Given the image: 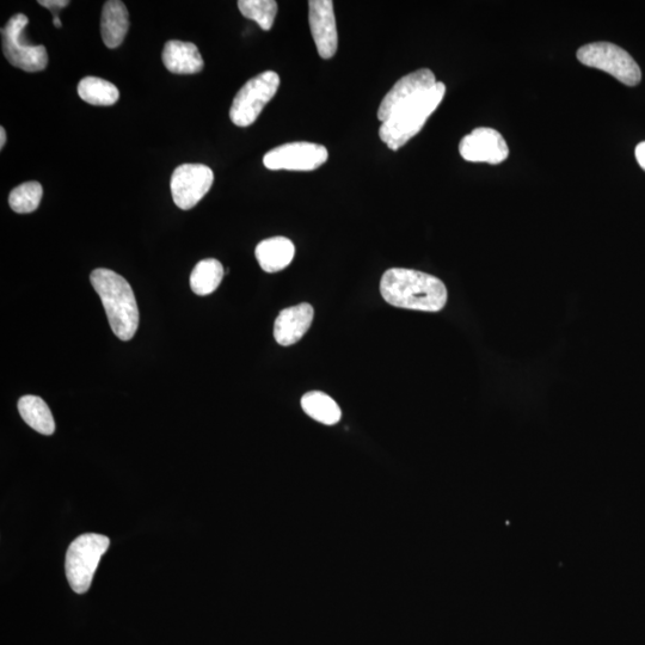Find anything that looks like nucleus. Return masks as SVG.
I'll use <instances>...</instances> for the list:
<instances>
[{"label":"nucleus","mask_w":645,"mask_h":645,"mask_svg":"<svg viewBox=\"0 0 645 645\" xmlns=\"http://www.w3.org/2000/svg\"><path fill=\"white\" fill-rule=\"evenodd\" d=\"M386 303L399 309L439 312L447 304V288L436 276L413 269L392 268L380 282Z\"/></svg>","instance_id":"obj_1"},{"label":"nucleus","mask_w":645,"mask_h":645,"mask_svg":"<svg viewBox=\"0 0 645 645\" xmlns=\"http://www.w3.org/2000/svg\"><path fill=\"white\" fill-rule=\"evenodd\" d=\"M92 287L100 296L113 333L121 341L132 340L139 328V309L131 285L109 269H96L90 275Z\"/></svg>","instance_id":"obj_2"},{"label":"nucleus","mask_w":645,"mask_h":645,"mask_svg":"<svg viewBox=\"0 0 645 645\" xmlns=\"http://www.w3.org/2000/svg\"><path fill=\"white\" fill-rule=\"evenodd\" d=\"M446 85L438 82L434 88L423 92L414 100L404 103L379 129L380 139L392 151L402 146L421 132L427 120L444 100Z\"/></svg>","instance_id":"obj_3"},{"label":"nucleus","mask_w":645,"mask_h":645,"mask_svg":"<svg viewBox=\"0 0 645 645\" xmlns=\"http://www.w3.org/2000/svg\"><path fill=\"white\" fill-rule=\"evenodd\" d=\"M109 545L108 537L96 533L82 534L73 540L65 559L66 577L73 592L84 594L89 591L98 564Z\"/></svg>","instance_id":"obj_4"},{"label":"nucleus","mask_w":645,"mask_h":645,"mask_svg":"<svg viewBox=\"0 0 645 645\" xmlns=\"http://www.w3.org/2000/svg\"><path fill=\"white\" fill-rule=\"evenodd\" d=\"M577 59L581 64L604 71L625 85L635 86L641 83L640 66L625 49L614 43H588L577 51Z\"/></svg>","instance_id":"obj_5"},{"label":"nucleus","mask_w":645,"mask_h":645,"mask_svg":"<svg viewBox=\"0 0 645 645\" xmlns=\"http://www.w3.org/2000/svg\"><path fill=\"white\" fill-rule=\"evenodd\" d=\"M280 86V77L274 71H266L250 79L233 98L230 119L238 127L254 124L264 107L273 100Z\"/></svg>","instance_id":"obj_6"},{"label":"nucleus","mask_w":645,"mask_h":645,"mask_svg":"<svg viewBox=\"0 0 645 645\" xmlns=\"http://www.w3.org/2000/svg\"><path fill=\"white\" fill-rule=\"evenodd\" d=\"M26 15L17 14L10 18L2 29L3 52L12 66L26 72H40L48 65L45 46H35L26 41Z\"/></svg>","instance_id":"obj_7"},{"label":"nucleus","mask_w":645,"mask_h":645,"mask_svg":"<svg viewBox=\"0 0 645 645\" xmlns=\"http://www.w3.org/2000/svg\"><path fill=\"white\" fill-rule=\"evenodd\" d=\"M329 153L323 145L296 141L275 147L263 157L269 170L312 171L328 161Z\"/></svg>","instance_id":"obj_8"},{"label":"nucleus","mask_w":645,"mask_h":645,"mask_svg":"<svg viewBox=\"0 0 645 645\" xmlns=\"http://www.w3.org/2000/svg\"><path fill=\"white\" fill-rule=\"evenodd\" d=\"M213 182V171L206 165H180L172 174L170 181L175 205L183 211L192 210L210 192Z\"/></svg>","instance_id":"obj_9"},{"label":"nucleus","mask_w":645,"mask_h":645,"mask_svg":"<svg viewBox=\"0 0 645 645\" xmlns=\"http://www.w3.org/2000/svg\"><path fill=\"white\" fill-rule=\"evenodd\" d=\"M460 155L472 163L501 164L509 156L505 138L493 128L473 129L460 141Z\"/></svg>","instance_id":"obj_10"},{"label":"nucleus","mask_w":645,"mask_h":645,"mask_svg":"<svg viewBox=\"0 0 645 645\" xmlns=\"http://www.w3.org/2000/svg\"><path fill=\"white\" fill-rule=\"evenodd\" d=\"M434 73L428 69H422L404 76L392 86L387 92L382 104L378 109V119L383 122L389 120L399 108L417 96L423 94L436 85Z\"/></svg>","instance_id":"obj_11"},{"label":"nucleus","mask_w":645,"mask_h":645,"mask_svg":"<svg viewBox=\"0 0 645 645\" xmlns=\"http://www.w3.org/2000/svg\"><path fill=\"white\" fill-rule=\"evenodd\" d=\"M309 22L319 57L333 58L337 52V46H339L334 3L330 0H311L309 2Z\"/></svg>","instance_id":"obj_12"},{"label":"nucleus","mask_w":645,"mask_h":645,"mask_svg":"<svg viewBox=\"0 0 645 645\" xmlns=\"http://www.w3.org/2000/svg\"><path fill=\"white\" fill-rule=\"evenodd\" d=\"M313 317H315V311L307 303L282 310L274 325L276 342L284 347L299 342L309 331Z\"/></svg>","instance_id":"obj_13"},{"label":"nucleus","mask_w":645,"mask_h":645,"mask_svg":"<svg viewBox=\"0 0 645 645\" xmlns=\"http://www.w3.org/2000/svg\"><path fill=\"white\" fill-rule=\"evenodd\" d=\"M162 59L164 66L175 75H195L205 66L199 48L192 42L174 40L165 43Z\"/></svg>","instance_id":"obj_14"},{"label":"nucleus","mask_w":645,"mask_h":645,"mask_svg":"<svg viewBox=\"0 0 645 645\" xmlns=\"http://www.w3.org/2000/svg\"><path fill=\"white\" fill-rule=\"evenodd\" d=\"M255 255L264 272L278 273L290 266L296 255V247L291 239L273 237L258 244Z\"/></svg>","instance_id":"obj_15"},{"label":"nucleus","mask_w":645,"mask_h":645,"mask_svg":"<svg viewBox=\"0 0 645 645\" xmlns=\"http://www.w3.org/2000/svg\"><path fill=\"white\" fill-rule=\"evenodd\" d=\"M129 29V15L124 2L109 0L103 6L101 34L108 48H118Z\"/></svg>","instance_id":"obj_16"},{"label":"nucleus","mask_w":645,"mask_h":645,"mask_svg":"<svg viewBox=\"0 0 645 645\" xmlns=\"http://www.w3.org/2000/svg\"><path fill=\"white\" fill-rule=\"evenodd\" d=\"M18 411L24 422L36 432L43 435H52L55 432V422L51 410L42 398L36 396H23L18 401Z\"/></svg>","instance_id":"obj_17"},{"label":"nucleus","mask_w":645,"mask_h":645,"mask_svg":"<svg viewBox=\"0 0 645 645\" xmlns=\"http://www.w3.org/2000/svg\"><path fill=\"white\" fill-rule=\"evenodd\" d=\"M301 408L311 419L323 423L325 426H334L339 423L342 411L333 398L321 391L306 393L301 398Z\"/></svg>","instance_id":"obj_18"},{"label":"nucleus","mask_w":645,"mask_h":645,"mask_svg":"<svg viewBox=\"0 0 645 645\" xmlns=\"http://www.w3.org/2000/svg\"><path fill=\"white\" fill-rule=\"evenodd\" d=\"M224 275L223 264L215 258H207L196 264L190 275V287L198 296H208L217 290Z\"/></svg>","instance_id":"obj_19"},{"label":"nucleus","mask_w":645,"mask_h":645,"mask_svg":"<svg viewBox=\"0 0 645 645\" xmlns=\"http://www.w3.org/2000/svg\"><path fill=\"white\" fill-rule=\"evenodd\" d=\"M78 95L92 106L108 107L119 101L120 91L102 78L85 77L79 82Z\"/></svg>","instance_id":"obj_20"},{"label":"nucleus","mask_w":645,"mask_h":645,"mask_svg":"<svg viewBox=\"0 0 645 645\" xmlns=\"http://www.w3.org/2000/svg\"><path fill=\"white\" fill-rule=\"evenodd\" d=\"M238 9L245 18L255 21L261 29H272L278 14V3L274 0H239Z\"/></svg>","instance_id":"obj_21"},{"label":"nucleus","mask_w":645,"mask_h":645,"mask_svg":"<svg viewBox=\"0 0 645 645\" xmlns=\"http://www.w3.org/2000/svg\"><path fill=\"white\" fill-rule=\"evenodd\" d=\"M43 196L39 182H27L16 187L9 196L11 210L18 214L33 213L38 210Z\"/></svg>","instance_id":"obj_22"},{"label":"nucleus","mask_w":645,"mask_h":645,"mask_svg":"<svg viewBox=\"0 0 645 645\" xmlns=\"http://www.w3.org/2000/svg\"><path fill=\"white\" fill-rule=\"evenodd\" d=\"M39 4L43 8L49 9L52 12L66 8L70 4L69 0H40Z\"/></svg>","instance_id":"obj_23"},{"label":"nucleus","mask_w":645,"mask_h":645,"mask_svg":"<svg viewBox=\"0 0 645 645\" xmlns=\"http://www.w3.org/2000/svg\"><path fill=\"white\" fill-rule=\"evenodd\" d=\"M635 155L638 164H640L641 168L645 171V141L644 143L637 145Z\"/></svg>","instance_id":"obj_24"},{"label":"nucleus","mask_w":645,"mask_h":645,"mask_svg":"<svg viewBox=\"0 0 645 645\" xmlns=\"http://www.w3.org/2000/svg\"><path fill=\"white\" fill-rule=\"evenodd\" d=\"M6 143V133L4 127H0V149L3 150V147Z\"/></svg>","instance_id":"obj_25"},{"label":"nucleus","mask_w":645,"mask_h":645,"mask_svg":"<svg viewBox=\"0 0 645 645\" xmlns=\"http://www.w3.org/2000/svg\"><path fill=\"white\" fill-rule=\"evenodd\" d=\"M53 24L55 28H61L63 27V23H61L60 18L58 15H54L53 17Z\"/></svg>","instance_id":"obj_26"}]
</instances>
